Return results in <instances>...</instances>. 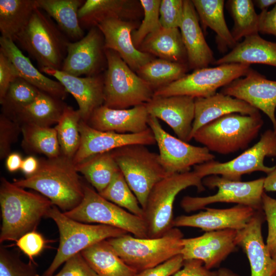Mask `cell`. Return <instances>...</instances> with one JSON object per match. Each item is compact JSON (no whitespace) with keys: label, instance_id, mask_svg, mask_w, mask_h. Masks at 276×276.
Segmentation results:
<instances>
[{"label":"cell","instance_id":"1","mask_svg":"<svg viewBox=\"0 0 276 276\" xmlns=\"http://www.w3.org/2000/svg\"><path fill=\"white\" fill-rule=\"evenodd\" d=\"M13 183L39 192L63 212L77 206L84 196V185L75 165L72 159L62 154L41 159L35 173Z\"/></svg>","mask_w":276,"mask_h":276},{"label":"cell","instance_id":"2","mask_svg":"<svg viewBox=\"0 0 276 276\" xmlns=\"http://www.w3.org/2000/svg\"><path fill=\"white\" fill-rule=\"evenodd\" d=\"M0 205L2 243L16 242L24 235L35 231L54 204L44 196L27 191L2 177Z\"/></svg>","mask_w":276,"mask_h":276},{"label":"cell","instance_id":"3","mask_svg":"<svg viewBox=\"0 0 276 276\" xmlns=\"http://www.w3.org/2000/svg\"><path fill=\"white\" fill-rule=\"evenodd\" d=\"M14 41L37 62L40 69L61 70L70 41L53 19L37 8Z\"/></svg>","mask_w":276,"mask_h":276},{"label":"cell","instance_id":"4","mask_svg":"<svg viewBox=\"0 0 276 276\" xmlns=\"http://www.w3.org/2000/svg\"><path fill=\"white\" fill-rule=\"evenodd\" d=\"M263 123L260 113L228 114L200 128L193 139L210 151L229 154L246 149L258 136Z\"/></svg>","mask_w":276,"mask_h":276},{"label":"cell","instance_id":"5","mask_svg":"<svg viewBox=\"0 0 276 276\" xmlns=\"http://www.w3.org/2000/svg\"><path fill=\"white\" fill-rule=\"evenodd\" d=\"M47 217L56 224L59 243L56 254L42 276H53L55 271L69 258L100 241L128 234L124 230L102 224L79 222L66 216L55 205Z\"/></svg>","mask_w":276,"mask_h":276},{"label":"cell","instance_id":"6","mask_svg":"<svg viewBox=\"0 0 276 276\" xmlns=\"http://www.w3.org/2000/svg\"><path fill=\"white\" fill-rule=\"evenodd\" d=\"M183 234L173 227L157 238H139L126 234L107 241L122 260L137 272L155 267L181 254Z\"/></svg>","mask_w":276,"mask_h":276},{"label":"cell","instance_id":"7","mask_svg":"<svg viewBox=\"0 0 276 276\" xmlns=\"http://www.w3.org/2000/svg\"><path fill=\"white\" fill-rule=\"evenodd\" d=\"M192 186L200 192L205 190L202 179L193 171L169 175L154 186L143 209L148 238L161 237L173 227L175 198L182 190Z\"/></svg>","mask_w":276,"mask_h":276},{"label":"cell","instance_id":"8","mask_svg":"<svg viewBox=\"0 0 276 276\" xmlns=\"http://www.w3.org/2000/svg\"><path fill=\"white\" fill-rule=\"evenodd\" d=\"M107 69L104 76L103 105L127 109L151 100L154 90L125 63L119 55L105 49Z\"/></svg>","mask_w":276,"mask_h":276},{"label":"cell","instance_id":"9","mask_svg":"<svg viewBox=\"0 0 276 276\" xmlns=\"http://www.w3.org/2000/svg\"><path fill=\"white\" fill-rule=\"evenodd\" d=\"M110 152L143 209L154 186L169 175L158 154L140 144L126 145Z\"/></svg>","mask_w":276,"mask_h":276},{"label":"cell","instance_id":"10","mask_svg":"<svg viewBox=\"0 0 276 276\" xmlns=\"http://www.w3.org/2000/svg\"><path fill=\"white\" fill-rule=\"evenodd\" d=\"M63 213L79 222L110 226L136 237L148 238L143 218L105 199L87 185H84V196L80 203L73 209Z\"/></svg>","mask_w":276,"mask_h":276},{"label":"cell","instance_id":"11","mask_svg":"<svg viewBox=\"0 0 276 276\" xmlns=\"http://www.w3.org/2000/svg\"><path fill=\"white\" fill-rule=\"evenodd\" d=\"M251 68L250 65L233 63L196 69L191 74L185 75L155 90L153 96L185 95L194 98L208 97L215 94L218 88L245 76Z\"/></svg>","mask_w":276,"mask_h":276},{"label":"cell","instance_id":"12","mask_svg":"<svg viewBox=\"0 0 276 276\" xmlns=\"http://www.w3.org/2000/svg\"><path fill=\"white\" fill-rule=\"evenodd\" d=\"M276 156V131L266 130L259 141L235 158L226 162L212 160L194 167L195 172L202 179L212 175L234 181H241L242 176L256 171L267 174L275 166L268 167L264 164L266 157Z\"/></svg>","mask_w":276,"mask_h":276},{"label":"cell","instance_id":"13","mask_svg":"<svg viewBox=\"0 0 276 276\" xmlns=\"http://www.w3.org/2000/svg\"><path fill=\"white\" fill-rule=\"evenodd\" d=\"M264 181V177L242 181L229 180L217 175H210L203 178V185L210 189L217 188V192L205 197L185 196L180 205L187 212L205 209L206 205L216 202L235 203L250 206L256 211L263 210Z\"/></svg>","mask_w":276,"mask_h":276},{"label":"cell","instance_id":"14","mask_svg":"<svg viewBox=\"0 0 276 276\" xmlns=\"http://www.w3.org/2000/svg\"><path fill=\"white\" fill-rule=\"evenodd\" d=\"M148 126L159 149L160 162L168 175L189 172L192 166L214 160L215 155L206 147L189 144L172 135L155 117L149 116Z\"/></svg>","mask_w":276,"mask_h":276},{"label":"cell","instance_id":"15","mask_svg":"<svg viewBox=\"0 0 276 276\" xmlns=\"http://www.w3.org/2000/svg\"><path fill=\"white\" fill-rule=\"evenodd\" d=\"M79 131L80 145L73 158L75 165L94 155L110 152L126 145L140 144L147 146L156 143L150 128L140 133L122 134L96 130L81 120Z\"/></svg>","mask_w":276,"mask_h":276},{"label":"cell","instance_id":"16","mask_svg":"<svg viewBox=\"0 0 276 276\" xmlns=\"http://www.w3.org/2000/svg\"><path fill=\"white\" fill-rule=\"evenodd\" d=\"M107 63L103 35L97 27L90 28L80 40L69 41L60 71L81 77L99 75Z\"/></svg>","mask_w":276,"mask_h":276},{"label":"cell","instance_id":"17","mask_svg":"<svg viewBox=\"0 0 276 276\" xmlns=\"http://www.w3.org/2000/svg\"><path fill=\"white\" fill-rule=\"evenodd\" d=\"M221 93L244 101L262 111L276 131V81L267 79L252 68L243 78L237 79L222 87Z\"/></svg>","mask_w":276,"mask_h":276},{"label":"cell","instance_id":"18","mask_svg":"<svg viewBox=\"0 0 276 276\" xmlns=\"http://www.w3.org/2000/svg\"><path fill=\"white\" fill-rule=\"evenodd\" d=\"M237 231L230 229L210 231L198 237L183 238L181 255L184 260H201L208 269L217 267L237 246Z\"/></svg>","mask_w":276,"mask_h":276},{"label":"cell","instance_id":"19","mask_svg":"<svg viewBox=\"0 0 276 276\" xmlns=\"http://www.w3.org/2000/svg\"><path fill=\"white\" fill-rule=\"evenodd\" d=\"M145 105L149 116L166 123L178 139L186 142L192 140L194 98L185 95L153 96Z\"/></svg>","mask_w":276,"mask_h":276},{"label":"cell","instance_id":"20","mask_svg":"<svg viewBox=\"0 0 276 276\" xmlns=\"http://www.w3.org/2000/svg\"><path fill=\"white\" fill-rule=\"evenodd\" d=\"M264 219L263 210L257 211L245 227L237 231L236 244L248 259L251 276H273L276 273V260L271 256L262 236Z\"/></svg>","mask_w":276,"mask_h":276},{"label":"cell","instance_id":"21","mask_svg":"<svg viewBox=\"0 0 276 276\" xmlns=\"http://www.w3.org/2000/svg\"><path fill=\"white\" fill-rule=\"evenodd\" d=\"M40 71L54 77L74 97L84 122H87L93 111L103 105L104 76L77 77L51 68H42Z\"/></svg>","mask_w":276,"mask_h":276},{"label":"cell","instance_id":"22","mask_svg":"<svg viewBox=\"0 0 276 276\" xmlns=\"http://www.w3.org/2000/svg\"><path fill=\"white\" fill-rule=\"evenodd\" d=\"M205 211L174 219L173 227H197L206 232L224 229L239 231L247 225L257 211L250 206L237 204L227 209L205 208Z\"/></svg>","mask_w":276,"mask_h":276},{"label":"cell","instance_id":"23","mask_svg":"<svg viewBox=\"0 0 276 276\" xmlns=\"http://www.w3.org/2000/svg\"><path fill=\"white\" fill-rule=\"evenodd\" d=\"M97 27L103 35L105 49L117 52L133 71L137 72L153 59L151 55L134 46L132 33L136 26L132 22L112 17L102 21Z\"/></svg>","mask_w":276,"mask_h":276},{"label":"cell","instance_id":"24","mask_svg":"<svg viewBox=\"0 0 276 276\" xmlns=\"http://www.w3.org/2000/svg\"><path fill=\"white\" fill-rule=\"evenodd\" d=\"M149 118L145 104L127 109H112L102 105L93 111L86 123L100 131L137 133L149 128Z\"/></svg>","mask_w":276,"mask_h":276},{"label":"cell","instance_id":"25","mask_svg":"<svg viewBox=\"0 0 276 276\" xmlns=\"http://www.w3.org/2000/svg\"><path fill=\"white\" fill-rule=\"evenodd\" d=\"M198 18L192 1L183 0V13L179 30L187 53V64L194 70L208 67L215 61Z\"/></svg>","mask_w":276,"mask_h":276},{"label":"cell","instance_id":"26","mask_svg":"<svg viewBox=\"0 0 276 276\" xmlns=\"http://www.w3.org/2000/svg\"><path fill=\"white\" fill-rule=\"evenodd\" d=\"M0 46V51L12 62L19 77L58 99L63 100L66 98L67 92L63 85L37 69L12 39L1 36Z\"/></svg>","mask_w":276,"mask_h":276},{"label":"cell","instance_id":"27","mask_svg":"<svg viewBox=\"0 0 276 276\" xmlns=\"http://www.w3.org/2000/svg\"><path fill=\"white\" fill-rule=\"evenodd\" d=\"M239 113L254 115L260 111L246 102L221 92L205 98H195V117L191 134L200 128L225 115Z\"/></svg>","mask_w":276,"mask_h":276},{"label":"cell","instance_id":"28","mask_svg":"<svg viewBox=\"0 0 276 276\" xmlns=\"http://www.w3.org/2000/svg\"><path fill=\"white\" fill-rule=\"evenodd\" d=\"M264 64L276 67V42L259 34L247 37L228 54L215 60L217 65L229 63Z\"/></svg>","mask_w":276,"mask_h":276},{"label":"cell","instance_id":"29","mask_svg":"<svg viewBox=\"0 0 276 276\" xmlns=\"http://www.w3.org/2000/svg\"><path fill=\"white\" fill-rule=\"evenodd\" d=\"M138 49L160 59L187 64V53L178 28L162 27L147 35Z\"/></svg>","mask_w":276,"mask_h":276},{"label":"cell","instance_id":"30","mask_svg":"<svg viewBox=\"0 0 276 276\" xmlns=\"http://www.w3.org/2000/svg\"><path fill=\"white\" fill-rule=\"evenodd\" d=\"M83 0H36L37 8L56 22L69 40L76 41L84 36L78 19V11Z\"/></svg>","mask_w":276,"mask_h":276},{"label":"cell","instance_id":"31","mask_svg":"<svg viewBox=\"0 0 276 276\" xmlns=\"http://www.w3.org/2000/svg\"><path fill=\"white\" fill-rule=\"evenodd\" d=\"M81 253L98 276H135L137 272L122 260L107 240Z\"/></svg>","mask_w":276,"mask_h":276},{"label":"cell","instance_id":"32","mask_svg":"<svg viewBox=\"0 0 276 276\" xmlns=\"http://www.w3.org/2000/svg\"><path fill=\"white\" fill-rule=\"evenodd\" d=\"M65 105L61 100L40 91L36 98L11 118L20 124L50 127L57 124Z\"/></svg>","mask_w":276,"mask_h":276},{"label":"cell","instance_id":"33","mask_svg":"<svg viewBox=\"0 0 276 276\" xmlns=\"http://www.w3.org/2000/svg\"><path fill=\"white\" fill-rule=\"evenodd\" d=\"M192 2L203 28H210L217 35L219 47L232 49L238 42L228 29L224 15L223 0H192Z\"/></svg>","mask_w":276,"mask_h":276},{"label":"cell","instance_id":"34","mask_svg":"<svg viewBox=\"0 0 276 276\" xmlns=\"http://www.w3.org/2000/svg\"><path fill=\"white\" fill-rule=\"evenodd\" d=\"M37 8L36 0H0L1 37L14 41Z\"/></svg>","mask_w":276,"mask_h":276},{"label":"cell","instance_id":"35","mask_svg":"<svg viewBox=\"0 0 276 276\" xmlns=\"http://www.w3.org/2000/svg\"><path fill=\"white\" fill-rule=\"evenodd\" d=\"M131 3L125 0H86L78 11L80 26L90 29L109 18L125 19L130 15Z\"/></svg>","mask_w":276,"mask_h":276},{"label":"cell","instance_id":"36","mask_svg":"<svg viewBox=\"0 0 276 276\" xmlns=\"http://www.w3.org/2000/svg\"><path fill=\"white\" fill-rule=\"evenodd\" d=\"M75 167L99 193L106 188L120 170L110 151L94 155Z\"/></svg>","mask_w":276,"mask_h":276},{"label":"cell","instance_id":"37","mask_svg":"<svg viewBox=\"0 0 276 276\" xmlns=\"http://www.w3.org/2000/svg\"><path fill=\"white\" fill-rule=\"evenodd\" d=\"M188 67L187 64L159 58L152 59L136 72L155 91L182 77Z\"/></svg>","mask_w":276,"mask_h":276},{"label":"cell","instance_id":"38","mask_svg":"<svg viewBox=\"0 0 276 276\" xmlns=\"http://www.w3.org/2000/svg\"><path fill=\"white\" fill-rule=\"evenodd\" d=\"M22 146L27 150L45 155L48 158L61 155L55 128L33 124H22Z\"/></svg>","mask_w":276,"mask_h":276},{"label":"cell","instance_id":"39","mask_svg":"<svg viewBox=\"0 0 276 276\" xmlns=\"http://www.w3.org/2000/svg\"><path fill=\"white\" fill-rule=\"evenodd\" d=\"M81 120L78 110L65 105L55 127L61 154L72 160L80 145Z\"/></svg>","mask_w":276,"mask_h":276},{"label":"cell","instance_id":"40","mask_svg":"<svg viewBox=\"0 0 276 276\" xmlns=\"http://www.w3.org/2000/svg\"><path fill=\"white\" fill-rule=\"evenodd\" d=\"M226 7L234 20L231 33L237 42L243 37L259 34V14L252 1L229 0Z\"/></svg>","mask_w":276,"mask_h":276},{"label":"cell","instance_id":"41","mask_svg":"<svg viewBox=\"0 0 276 276\" xmlns=\"http://www.w3.org/2000/svg\"><path fill=\"white\" fill-rule=\"evenodd\" d=\"M99 194L108 201L143 218V209L120 170L115 174L106 188Z\"/></svg>","mask_w":276,"mask_h":276},{"label":"cell","instance_id":"42","mask_svg":"<svg viewBox=\"0 0 276 276\" xmlns=\"http://www.w3.org/2000/svg\"><path fill=\"white\" fill-rule=\"evenodd\" d=\"M40 90L20 77L9 87L1 104L3 113L13 118L22 107L32 103Z\"/></svg>","mask_w":276,"mask_h":276},{"label":"cell","instance_id":"43","mask_svg":"<svg viewBox=\"0 0 276 276\" xmlns=\"http://www.w3.org/2000/svg\"><path fill=\"white\" fill-rule=\"evenodd\" d=\"M160 0H141L140 4L144 11L142 24L132 33V39L134 46L139 49L149 34L161 28L159 20Z\"/></svg>","mask_w":276,"mask_h":276},{"label":"cell","instance_id":"44","mask_svg":"<svg viewBox=\"0 0 276 276\" xmlns=\"http://www.w3.org/2000/svg\"><path fill=\"white\" fill-rule=\"evenodd\" d=\"M0 276H39L33 261H22L18 255L0 247Z\"/></svg>","mask_w":276,"mask_h":276},{"label":"cell","instance_id":"45","mask_svg":"<svg viewBox=\"0 0 276 276\" xmlns=\"http://www.w3.org/2000/svg\"><path fill=\"white\" fill-rule=\"evenodd\" d=\"M20 124L15 119L2 113L0 116V158L10 154L11 147L21 132Z\"/></svg>","mask_w":276,"mask_h":276},{"label":"cell","instance_id":"46","mask_svg":"<svg viewBox=\"0 0 276 276\" xmlns=\"http://www.w3.org/2000/svg\"><path fill=\"white\" fill-rule=\"evenodd\" d=\"M183 13V1L162 0L159 6V20L162 27L178 28Z\"/></svg>","mask_w":276,"mask_h":276},{"label":"cell","instance_id":"47","mask_svg":"<svg viewBox=\"0 0 276 276\" xmlns=\"http://www.w3.org/2000/svg\"><path fill=\"white\" fill-rule=\"evenodd\" d=\"M262 210L268 224L266 245L272 258L276 260V199L265 192L262 195Z\"/></svg>","mask_w":276,"mask_h":276},{"label":"cell","instance_id":"48","mask_svg":"<svg viewBox=\"0 0 276 276\" xmlns=\"http://www.w3.org/2000/svg\"><path fill=\"white\" fill-rule=\"evenodd\" d=\"M53 276H98L81 252L69 258L60 271Z\"/></svg>","mask_w":276,"mask_h":276},{"label":"cell","instance_id":"49","mask_svg":"<svg viewBox=\"0 0 276 276\" xmlns=\"http://www.w3.org/2000/svg\"><path fill=\"white\" fill-rule=\"evenodd\" d=\"M45 243V241L42 236L35 231L24 235L16 241V246L31 261H33L34 257L42 251Z\"/></svg>","mask_w":276,"mask_h":276},{"label":"cell","instance_id":"50","mask_svg":"<svg viewBox=\"0 0 276 276\" xmlns=\"http://www.w3.org/2000/svg\"><path fill=\"white\" fill-rule=\"evenodd\" d=\"M183 262L179 254L155 267L138 272L135 276H171L181 268Z\"/></svg>","mask_w":276,"mask_h":276},{"label":"cell","instance_id":"51","mask_svg":"<svg viewBox=\"0 0 276 276\" xmlns=\"http://www.w3.org/2000/svg\"><path fill=\"white\" fill-rule=\"evenodd\" d=\"M18 77L12 62L0 51V103L3 100L10 84Z\"/></svg>","mask_w":276,"mask_h":276},{"label":"cell","instance_id":"52","mask_svg":"<svg viewBox=\"0 0 276 276\" xmlns=\"http://www.w3.org/2000/svg\"><path fill=\"white\" fill-rule=\"evenodd\" d=\"M216 271L207 269L201 260L192 259L184 260L182 268L173 276H216Z\"/></svg>","mask_w":276,"mask_h":276},{"label":"cell","instance_id":"53","mask_svg":"<svg viewBox=\"0 0 276 276\" xmlns=\"http://www.w3.org/2000/svg\"><path fill=\"white\" fill-rule=\"evenodd\" d=\"M259 33L276 37V5L271 10H262L259 14Z\"/></svg>","mask_w":276,"mask_h":276},{"label":"cell","instance_id":"54","mask_svg":"<svg viewBox=\"0 0 276 276\" xmlns=\"http://www.w3.org/2000/svg\"><path fill=\"white\" fill-rule=\"evenodd\" d=\"M39 165V160L33 156H29L23 159L20 170L26 176H30L36 172Z\"/></svg>","mask_w":276,"mask_h":276},{"label":"cell","instance_id":"55","mask_svg":"<svg viewBox=\"0 0 276 276\" xmlns=\"http://www.w3.org/2000/svg\"><path fill=\"white\" fill-rule=\"evenodd\" d=\"M6 167L10 172L20 169L23 159L18 153H11L6 157Z\"/></svg>","mask_w":276,"mask_h":276},{"label":"cell","instance_id":"56","mask_svg":"<svg viewBox=\"0 0 276 276\" xmlns=\"http://www.w3.org/2000/svg\"><path fill=\"white\" fill-rule=\"evenodd\" d=\"M264 190L267 192H276V166L264 177Z\"/></svg>","mask_w":276,"mask_h":276},{"label":"cell","instance_id":"57","mask_svg":"<svg viewBox=\"0 0 276 276\" xmlns=\"http://www.w3.org/2000/svg\"><path fill=\"white\" fill-rule=\"evenodd\" d=\"M254 4L261 11L267 10V8L272 5H276V0H255L252 1Z\"/></svg>","mask_w":276,"mask_h":276},{"label":"cell","instance_id":"58","mask_svg":"<svg viewBox=\"0 0 276 276\" xmlns=\"http://www.w3.org/2000/svg\"><path fill=\"white\" fill-rule=\"evenodd\" d=\"M216 276H240L229 268L221 267L217 270Z\"/></svg>","mask_w":276,"mask_h":276},{"label":"cell","instance_id":"59","mask_svg":"<svg viewBox=\"0 0 276 276\" xmlns=\"http://www.w3.org/2000/svg\"><path fill=\"white\" fill-rule=\"evenodd\" d=\"M273 276H276V273Z\"/></svg>","mask_w":276,"mask_h":276}]
</instances>
